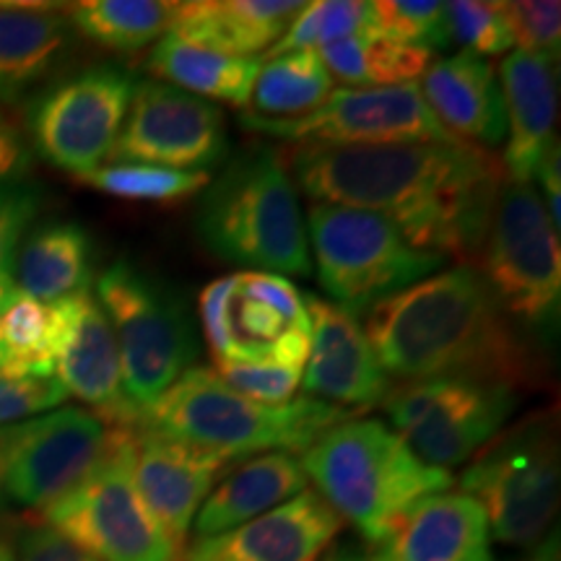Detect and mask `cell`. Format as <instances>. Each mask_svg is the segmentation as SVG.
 Returning <instances> with one entry per match:
<instances>
[{"label": "cell", "instance_id": "1", "mask_svg": "<svg viewBox=\"0 0 561 561\" xmlns=\"http://www.w3.org/2000/svg\"><path fill=\"white\" fill-rule=\"evenodd\" d=\"M284 157L312 203L380 214L413 248L473 268L507 180L500 159L468 140L299 144Z\"/></svg>", "mask_w": 561, "mask_h": 561}, {"label": "cell", "instance_id": "2", "mask_svg": "<svg viewBox=\"0 0 561 561\" xmlns=\"http://www.w3.org/2000/svg\"><path fill=\"white\" fill-rule=\"evenodd\" d=\"M371 351L390 377L528 388L541 367L473 265L437 271L367 312Z\"/></svg>", "mask_w": 561, "mask_h": 561}, {"label": "cell", "instance_id": "3", "mask_svg": "<svg viewBox=\"0 0 561 561\" xmlns=\"http://www.w3.org/2000/svg\"><path fill=\"white\" fill-rule=\"evenodd\" d=\"M195 231L224 263L276 276L312 273L299 191L273 146H248L210 178L195 208Z\"/></svg>", "mask_w": 561, "mask_h": 561}, {"label": "cell", "instance_id": "4", "mask_svg": "<svg viewBox=\"0 0 561 561\" xmlns=\"http://www.w3.org/2000/svg\"><path fill=\"white\" fill-rule=\"evenodd\" d=\"M299 460L328 507L371 546H380L413 504L453 483L450 471L421 460L377 419L341 421L320 434Z\"/></svg>", "mask_w": 561, "mask_h": 561}, {"label": "cell", "instance_id": "5", "mask_svg": "<svg viewBox=\"0 0 561 561\" xmlns=\"http://www.w3.org/2000/svg\"><path fill=\"white\" fill-rule=\"evenodd\" d=\"M346 419L354 413L307 396L284 405L255 403L231 390L214 369L193 367L140 416L138 430L187 442L231 462L263 453H305Z\"/></svg>", "mask_w": 561, "mask_h": 561}, {"label": "cell", "instance_id": "6", "mask_svg": "<svg viewBox=\"0 0 561 561\" xmlns=\"http://www.w3.org/2000/svg\"><path fill=\"white\" fill-rule=\"evenodd\" d=\"M96 301L121 351L125 396L144 416L198 359L191 312L170 286L128 257L96 278Z\"/></svg>", "mask_w": 561, "mask_h": 561}, {"label": "cell", "instance_id": "7", "mask_svg": "<svg viewBox=\"0 0 561 561\" xmlns=\"http://www.w3.org/2000/svg\"><path fill=\"white\" fill-rule=\"evenodd\" d=\"M481 504L494 541L533 549L549 536L561 494L557 413L538 411L500 432L460 476Z\"/></svg>", "mask_w": 561, "mask_h": 561}, {"label": "cell", "instance_id": "8", "mask_svg": "<svg viewBox=\"0 0 561 561\" xmlns=\"http://www.w3.org/2000/svg\"><path fill=\"white\" fill-rule=\"evenodd\" d=\"M305 224L322 291L354 318L445 265V257L413 248L396 224L371 210L312 203Z\"/></svg>", "mask_w": 561, "mask_h": 561}, {"label": "cell", "instance_id": "9", "mask_svg": "<svg viewBox=\"0 0 561 561\" xmlns=\"http://www.w3.org/2000/svg\"><path fill=\"white\" fill-rule=\"evenodd\" d=\"M138 430H115L110 450L73 489L39 512L42 523L100 561H180L133 481Z\"/></svg>", "mask_w": 561, "mask_h": 561}, {"label": "cell", "instance_id": "10", "mask_svg": "<svg viewBox=\"0 0 561 561\" xmlns=\"http://www.w3.org/2000/svg\"><path fill=\"white\" fill-rule=\"evenodd\" d=\"M479 261V273L507 318L543 335L557 331L559 229L530 182H502Z\"/></svg>", "mask_w": 561, "mask_h": 561}, {"label": "cell", "instance_id": "11", "mask_svg": "<svg viewBox=\"0 0 561 561\" xmlns=\"http://www.w3.org/2000/svg\"><path fill=\"white\" fill-rule=\"evenodd\" d=\"M198 307L214 362L305 369L312 322L289 278L261 271L231 273L210 280Z\"/></svg>", "mask_w": 561, "mask_h": 561}, {"label": "cell", "instance_id": "12", "mask_svg": "<svg viewBox=\"0 0 561 561\" xmlns=\"http://www.w3.org/2000/svg\"><path fill=\"white\" fill-rule=\"evenodd\" d=\"M115 426L87 409H55L0 430V507L42 512L110 450Z\"/></svg>", "mask_w": 561, "mask_h": 561}, {"label": "cell", "instance_id": "13", "mask_svg": "<svg viewBox=\"0 0 561 561\" xmlns=\"http://www.w3.org/2000/svg\"><path fill=\"white\" fill-rule=\"evenodd\" d=\"M138 79L121 66L83 68L30 104V136L34 151L58 170L87 178L110 159Z\"/></svg>", "mask_w": 561, "mask_h": 561}, {"label": "cell", "instance_id": "14", "mask_svg": "<svg viewBox=\"0 0 561 561\" xmlns=\"http://www.w3.org/2000/svg\"><path fill=\"white\" fill-rule=\"evenodd\" d=\"M398 437L421 460L450 471L476 458L515 411V390L471 380H421L382 403Z\"/></svg>", "mask_w": 561, "mask_h": 561}, {"label": "cell", "instance_id": "15", "mask_svg": "<svg viewBox=\"0 0 561 561\" xmlns=\"http://www.w3.org/2000/svg\"><path fill=\"white\" fill-rule=\"evenodd\" d=\"M242 128L271 138L299 144L356 146V144H413V140H460L442 128L419 83L380 89H333L310 115L294 121H265L240 115Z\"/></svg>", "mask_w": 561, "mask_h": 561}, {"label": "cell", "instance_id": "16", "mask_svg": "<svg viewBox=\"0 0 561 561\" xmlns=\"http://www.w3.org/2000/svg\"><path fill=\"white\" fill-rule=\"evenodd\" d=\"M229 153L224 112L164 81H138L112 146V164L210 172Z\"/></svg>", "mask_w": 561, "mask_h": 561}, {"label": "cell", "instance_id": "17", "mask_svg": "<svg viewBox=\"0 0 561 561\" xmlns=\"http://www.w3.org/2000/svg\"><path fill=\"white\" fill-rule=\"evenodd\" d=\"M60 312V341L55 380L68 396L91 405L104 424L138 430L140 416L123 388L121 351L102 305L91 291L55 301Z\"/></svg>", "mask_w": 561, "mask_h": 561}, {"label": "cell", "instance_id": "18", "mask_svg": "<svg viewBox=\"0 0 561 561\" xmlns=\"http://www.w3.org/2000/svg\"><path fill=\"white\" fill-rule=\"evenodd\" d=\"M305 305L312 322L310 356L301 371L305 396L354 416L388 401L392 377L382 369L354 314L314 294H305Z\"/></svg>", "mask_w": 561, "mask_h": 561}, {"label": "cell", "instance_id": "19", "mask_svg": "<svg viewBox=\"0 0 561 561\" xmlns=\"http://www.w3.org/2000/svg\"><path fill=\"white\" fill-rule=\"evenodd\" d=\"M229 460L187 442L138 430L133 453V481L146 507L182 551L195 515L206 502Z\"/></svg>", "mask_w": 561, "mask_h": 561}, {"label": "cell", "instance_id": "20", "mask_svg": "<svg viewBox=\"0 0 561 561\" xmlns=\"http://www.w3.org/2000/svg\"><path fill=\"white\" fill-rule=\"evenodd\" d=\"M341 528L328 502L307 489L240 528L195 538L180 561H320Z\"/></svg>", "mask_w": 561, "mask_h": 561}, {"label": "cell", "instance_id": "21", "mask_svg": "<svg viewBox=\"0 0 561 561\" xmlns=\"http://www.w3.org/2000/svg\"><path fill=\"white\" fill-rule=\"evenodd\" d=\"M500 89L507 121V144L502 153L504 178L530 182L538 164L557 144L553 125L559 112L557 58L543 53L515 50L500 62Z\"/></svg>", "mask_w": 561, "mask_h": 561}, {"label": "cell", "instance_id": "22", "mask_svg": "<svg viewBox=\"0 0 561 561\" xmlns=\"http://www.w3.org/2000/svg\"><path fill=\"white\" fill-rule=\"evenodd\" d=\"M371 561H494L481 504L462 491H439L405 512Z\"/></svg>", "mask_w": 561, "mask_h": 561}, {"label": "cell", "instance_id": "23", "mask_svg": "<svg viewBox=\"0 0 561 561\" xmlns=\"http://www.w3.org/2000/svg\"><path fill=\"white\" fill-rule=\"evenodd\" d=\"M419 89L450 136L476 146H496L507 136L500 79L489 60L471 53L434 60Z\"/></svg>", "mask_w": 561, "mask_h": 561}, {"label": "cell", "instance_id": "24", "mask_svg": "<svg viewBox=\"0 0 561 561\" xmlns=\"http://www.w3.org/2000/svg\"><path fill=\"white\" fill-rule=\"evenodd\" d=\"M299 0H193L180 3L170 34L187 45L234 58H255L284 37Z\"/></svg>", "mask_w": 561, "mask_h": 561}, {"label": "cell", "instance_id": "25", "mask_svg": "<svg viewBox=\"0 0 561 561\" xmlns=\"http://www.w3.org/2000/svg\"><path fill=\"white\" fill-rule=\"evenodd\" d=\"M310 489L301 460L291 453H263L224 473L195 515L198 538L221 536Z\"/></svg>", "mask_w": 561, "mask_h": 561}, {"label": "cell", "instance_id": "26", "mask_svg": "<svg viewBox=\"0 0 561 561\" xmlns=\"http://www.w3.org/2000/svg\"><path fill=\"white\" fill-rule=\"evenodd\" d=\"M13 286L26 297L62 301L89 291L94 280V240L79 221H47L24 237L11 263Z\"/></svg>", "mask_w": 561, "mask_h": 561}, {"label": "cell", "instance_id": "27", "mask_svg": "<svg viewBox=\"0 0 561 561\" xmlns=\"http://www.w3.org/2000/svg\"><path fill=\"white\" fill-rule=\"evenodd\" d=\"M68 34V19L50 5L0 3V100H16L45 79Z\"/></svg>", "mask_w": 561, "mask_h": 561}, {"label": "cell", "instance_id": "28", "mask_svg": "<svg viewBox=\"0 0 561 561\" xmlns=\"http://www.w3.org/2000/svg\"><path fill=\"white\" fill-rule=\"evenodd\" d=\"M261 66L263 62L257 58H234V55L206 50V47L187 45L174 34H164L146 60V68L157 76V81L237 110L250 104Z\"/></svg>", "mask_w": 561, "mask_h": 561}, {"label": "cell", "instance_id": "29", "mask_svg": "<svg viewBox=\"0 0 561 561\" xmlns=\"http://www.w3.org/2000/svg\"><path fill=\"white\" fill-rule=\"evenodd\" d=\"M318 55L331 76H339L343 83H356L359 89L416 83L419 76H424L432 66L430 50L392 42L375 26L320 47Z\"/></svg>", "mask_w": 561, "mask_h": 561}, {"label": "cell", "instance_id": "30", "mask_svg": "<svg viewBox=\"0 0 561 561\" xmlns=\"http://www.w3.org/2000/svg\"><path fill=\"white\" fill-rule=\"evenodd\" d=\"M58 341V305H47L13 289L0 307V375L21 380L55 377Z\"/></svg>", "mask_w": 561, "mask_h": 561}, {"label": "cell", "instance_id": "31", "mask_svg": "<svg viewBox=\"0 0 561 561\" xmlns=\"http://www.w3.org/2000/svg\"><path fill=\"white\" fill-rule=\"evenodd\" d=\"M180 3L167 0H87L70 5L68 24L115 53H138L170 34Z\"/></svg>", "mask_w": 561, "mask_h": 561}, {"label": "cell", "instance_id": "32", "mask_svg": "<svg viewBox=\"0 0 561 561\" xmlns=\"http://www.w3.org/2000/svg\"><path fill=\"white\" fill-rule=\"evenodd\" d=\"M333 76L314 50L286 53L261 66L252 87L250 115L265 121H294L310 115L331 96Z\"/></svg>", "mask_w": 561, "mask_h": 561}, {"label": "cell", "instance_id": "33", "mask_svg": "<svg viewBox=\"0 0 561 561\" xmlns=\"http://www.w3.org/2000/svg\"><path fill=\"white\" fill-rule=\"evenodd\" d=\"M81 182L112 198L174 206L203 193V187L210 182V172L167 170V167L151 164H107L81 178Z\"/></svg>", "mask_w": 561, "mask_h": 561}, {"label": "cell", "instance_id": "34", "mask_svg": "<svg viewBox=\"0 0 561 561\" xmlns=\"http://www.w3.org/2000/svg\"><path fill=\"white\" fill-rule=\"evenodd\" d=\"M371 13H375V30L392 42L430 53L453 45L445 3L377 0L371 3Z\"/></svg>", "mask_w": 561, "mask_h": 561}, {"label": "cell", "instance_id": "35", "mask_svg": "<svg viewBox=\"0 0 561 561\" xmlns=\"http://www.w3.org/2000/svg\"><path fill=\"white\" fill-rule=\"evenodd\" d=\"M447 5V30L450 42L466 47L476 58H494L512 47V34L502 3H481V0H458Z\"/></svg>", "mask_w": 561, "mask_h": 561}, {"label": "cell", "instance_id": "36", "mask_svg": "<svg viewBox=\"0 0 561 561\" xmlns=\"http://www.w3.org/2000/svg\"><path fill=\"white\" fill-rule=\"evenodd\" d=\"M216 375L231 390L250 401L263 405H284L297 398L301 388V371L291 367H265V364H240V362H216Z\"/></svg>", "mask_w": 561, "mask_h": 561}, {"label": "cell", "instance_id": "37", "mask_svg": "<svg viewBox=\"0 0 561 561\" xmlns=\"http://www.w3.org/2000/svg\"><path fill=\"white\" fill-rule=\"evenodd\" d=\"M502 13L507 19L512 45L520 50L543 53L559 58L561 42V5L538 3V0H523V3H502Z\"/></svg>", "mask_w": 561, "mask_h": 561}, {"label": "cell", "instance_id": "38", "mask_svg": "<svg viewBox=\"0 0 561 561\" xmlns=\"http://www.w3.org/2000/svg\"><path fill=\"white\" fill-rule=\"evenodd\" d=\"M68 392L55 377H9L0 375V430L19 421L60 409Z\"/></svg>", "mask_w": 561, "mask_h": 561}, {"label": "cell", "instance_id": "39", "mask_svg": "<svg viewBox=\"0 0 561 561\" xmlns=\"http://www.w3.org/2000/svg\"><path fill=\"white\" fill-rule=\"evenodd\" d=\"M42 208V193L26 182H0V268L13 263Z\"/></svg>", "mask_w": 561, "mask_h": 561}, {"label": "cell", "instance_id": "40", "mask_svg": "<svg viewBox=\"0 0 561 561\" xmlns=\"http://www.w3.org/2000/svg\"><path fill=\"white\" fill-rule=\"evenodd\" d=\"M16 561H100L45 523H24L16 533Z\"/></svg>", "mask_w": 561, "mask_h": 561}, {"label": "cell", "instance_id": "41", "mask_svg": "<svg viewBox=\"0 0 561 561\" xmlns=\"http://www.w3.org/2000/svg\"><path fill=\"white\" fill-rule=\"evenodd\" d=\"M375 26L371 3L362 0H320L318 3V50Z\"/></svg>", "mask_w": 561, "mask_h": 561}, {"label": "cell", "instance_id": "42", "mask_svg": "<svg viewBox=\"0 0 561 561\" xmlns=\"http://www.w3.org/2000/svg\"><path fill=\"white\" fill-rule=\"evenodd\" d=\"M32 167V151L21 130L0 110V182H21Z\"/></svg>", "mask_w": 561, "mask_h": 561}, {"label": "cell", "instance_id": "43", "mask_svg": "<svg viewBox=\"0 0 561 561\" xmlns=\"http://www.w3.org/2000/svg\"><path fill=\"white\" fill-rule=\"evenodd\" d=\"M559 164H561L559 144H553L549 153H546V157L541 159V164H538V170H536V178L541 180L543 193H546L543 206H546V210H549V219L557 229L561 224V172H559Z\"/></svg>", "mask_w": 561, "mask_h": 561}, {"label": "cell", "instance_id": "44", "mask_svg": "<svg viewBox=\"0 0 561 561\" xmlns=\"http://www.w3.org/2000/svg\"><path fill=\"white\" fill-rule=\"evenodd\" d=\"M517 561H561L559 533H551V536H546L541 543L533 546V549L525 553L523 559H517Z\"/></svg>", "mask_w": 561, "mask_h": 561}, {"label": "cell", "instance_id": "45", "mask_svg": "<svg viewBox=\"0 0 561 561\" xmlns=\"http://www.w3.org/2000/svg\"><path fill=\"white\" fill-rule=\"evenodd\" d=\"M13 289H16V286H13L11 265H3V268H0V307L5 305V299L11 297Z\"/></svg>", "mask_w": 561, "mask_h": 561}, {"label": "cell", "instance_id": "46", "mask_svg": "<svg viewBox=\"0 0 561 561\" xmlns=\"http://www.w3.org/2000/svg\"><path fill=\"white\" fill-rule=\"evenodd\" d=\"M0 561H16V557H13V546L0 541Z\"/></svg>", "mask_w": 561, "mask_h": 561}, {"label": "cell", "instance_id": "47", "mask_svg": "<svg viewBox=\"0 0 561 561\" xmlns=\"http://www.w3.org/2000/svg\"><path fill=\"white\" fill-rule=\"evenodd\" d=\"M328 561H371V557H354V553H346V557H333Z\"/></svg>", "mask_w": 561, "mask_h": 561}]
</instances>
